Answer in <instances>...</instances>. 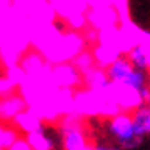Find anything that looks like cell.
<instances>
[{"instance_id": "obj_4", "label": "cell", "mask_w": 150, "mask_h": 150, "mask_svg": "<svg viewBox=\"0 0 150 150\" xmlns=\"http://www.w3.org/2000/svg\"><path fill=\"white\" fill-rule=\"evenodd\" d=\"M43 123H45V120L40 118L35 112H30V110H23V112L18 113L15 117V120H13V125H15L17 129H18V132L23 134V135L38 130Z\"/></svg>"}, {"instance_id": "obj_3", "label": "cell", "mask_w": 150, "mask_h": 150, "mask_svg": "<svg viewBox=\"0 0 150 150\" xmlns=\"http://www.w3.org/2000/svg\"><path fill=\"white\" fill-rule=\"evenodd\" d=\"M27 110V100L15 90L0 97V122H13L18 113Z\"/></svg>"}, {"instance_id": "obj_8", "label": "cell", "mask_w": 150, "mask_h": 150, "mask_svg": "<svg viewBox=\"0 0 150 150\" xmlns=\"http://www.w3.org/2000/svg\"><path fill=\"white\" fill-rule=\"evenodd\" d=\"M18 139H20V132L15 125L10 127V125H5V123L0 122V149H10Z\"/></svg>"}, {"instance_id": "obj_12", "label": "cell", "mask_w": 150, "mask_h": 150, "mask_svg": "<svg viewBox=\"0 0 150 150\" xmlns=\"http://www.w3.org/2000/svg\"><path fill=\"white\" fill-rule=\"evenodd\" d=\"M8 75V70H7V67L2 62H0V79H4V77H7Z\"/></svg>"}, {"instance_id": "obj_11", "label": "cell", "mask_w": 150, "mask_h": 150, "mask_svg": "<svg viewBox=\"0 0 150 150\" xmlns=\"http://www.w3.org/2000/svg\"><path fill=\"white\" fill-rule=\"evenodd\" d=\"M97 150H127L122 145L115 144V142H103V144H97Z\"/></svg>"}, {"instance_id": "obj_2", "label": "cell", "mask_w": 150, "mask_h": 150, "mask_svg": "<svg viewBox=\"0 0 150 150\" xmlns=\"http://www.w3.org/2000/svg\"><path fill=\"white\" fill-rule=\"evenodd\" d=\"M60 149L62 150H85L88 147V137L79 122V118L67 117L59 127Z\"/></svg>"}, {"instance_id": "obj_7", "label": "cell", "mask_w": 150, "mask_h": 150, "mask_svg": "<svg viewBox=\"0 0 150 150\" xmlns=\"http://www.w3.org/2000/svg\"><path fill=\"white\" fill-rule=\"evenodd\" d=\"M129 60L132 62L135 69H140V70H149V65H150V57H149V52L145 50L144 45H135L129 50Z\"/></svg>"}, {"instance_id": "obj_14", "label": "cell", "mask_w": 150, "mask_h": 150, "mask_svg": "<svg viewBox=\"0 0 150 150\" xmlns=\"http://www.w3.org/2000/svg\"><path fill=\"white\" fill-rule=\"evenodd\" d=\"M149 105H150V102H149Z\"/></svg>"}, {"instance_id": "obj_5", "label": "cell", "mask_w": 150, "mask_h": 150, "mask_svg": "<svg viewBox=\"0 0 150 150\" xmlns=\"http://www.w3.org/2000/svg\"><path fill=\"white\" fill-rule=\"evenodd\" d=\"M132 115H134L137 132L144 139L145 137H150V105L149 103H142L140 107H137L132 112Z\"/></svg>"}, {"instance_id": "obj_9", "label": "cell", "mask_w": 150, "mask_h": 150, "mask_svg": "<svg viewBox=\"0 0 150 150\" xmlns=\"http://www.w3.org/2000/svg\"><path fill=\"white\" fill-rule=\"evenodd\" d=\"M75 67L80 70V72H88L90 69H93V59L88 54H80L75 59Z\"/></svg>"}, {"instance_id": "obj_1", "label": "cell", "mask_w": 150, "mask_h": 150, "mask_svg": "<svg viewBox=\"0 0 150 150\" xmlns=\"http://www.w3.org/2000/svg\"><path fill=\"white\" fill-rule=\"evenodd\" d=\"M105 129L112 142L122 145L127 150L137 149L144 142V137L137 132L134 115L127 110H118L117 113H112L105 123Z\"/></svg>"}, {"instance_id": "obj_10", "label": "cell", "mask_w": 150, "mask_h": 150, "mask_svg": "<svg viewBox=\"0 0 150 150\" xmlns=\"http://www.w3.org/2000/svg\"><path fill=\"white\" fill-rule=\"evenodd\" d=\"M7 150H33V149H32V145L28 144V140L25 139V137H20L10 149H7Z\"/></svg>"}, {"instance_id": "obj_6", "label": "cell", "mask_w": 150, "mask_h": 150, "mask_svg": "<svg viewBox=\"0 0 150 150\" xmlns=\"http://www.w3.org/2000/svg\"><path fill=\"white\" fill-rule=\"evenodd\" d=\"M75 65H60L54 70L55 82L62 87H72L79 82V72Z\"/></svg>"}, {"instance_id": "obj_13", "label": "cell", "mask_w": 150, "mask_h": 150, "mask_svg": "<svg viewBox=\"0 0 150 150\" xmlns=\"http://www.w3.org/2000/svg\"><path fill=\"white\" fill-rule=\"evenodd\" d=\"M85 150H97V147H95V145H88Z\"/></svg>"}]
</instances>
